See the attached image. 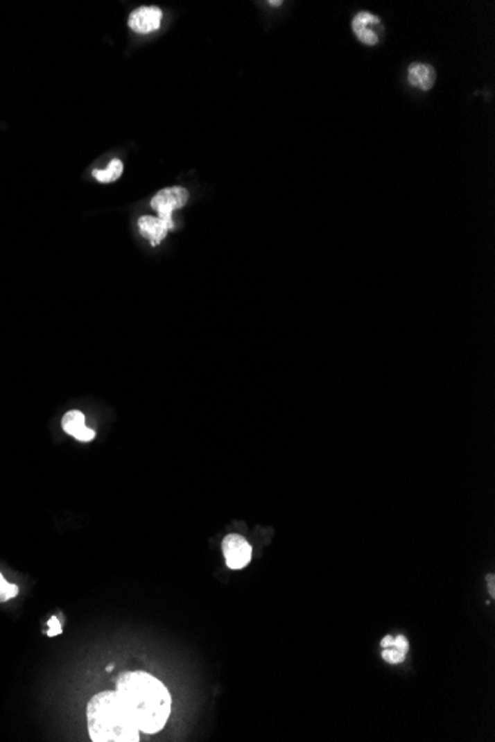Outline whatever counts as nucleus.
<instances>
[{
  "label": "nucleus",
  "mask_w": 495,
  "mask_h": 742,
  "mask_svg": "<svg viewBox=\"0 0 495 742\" xmlns=\"http://www.w3.org/2000/svg\"><path fill=\"white\" fill-rule=\"evenodd\" d=\"M351 30L359 42L367 46L379 45L384 36V26L380 17L371 12H359L351 21Z\"/></svg>",
  "instance_id": "obj_5"
},
{
  "label": "nucleus",
  "mask_w": 495,
  "mask_h": 742,
  "mask_svg": "<svg viewBox=\"0 0 495 742\" xmlns=\"http://www.w3.org/2000/svg\"><path fill=\"white\" fill-rule=\"evenodd\" d=\"M49 627H51V628L46 631V635H48L49 637H55V636L61 635L62 628H61L60 621H58L55 616H52V618L49 619Z\"/></svg>",
  "instance_id": "obj_14"
},
{
  "label": "nucleus",
  "mask_w": 495,
  "mask_h": 742,
  "mask_svg": "<svg viewBox=\"0 0 495 742\" xmlns=\"http://www.w3.org/2000/svg\"><path fill=\"white\" fill-rule=\"evenodd\" d=\"M138 228L141 236L150 240L152 246H159L160 242L168 236V232L172 230V225H169L166 221L159 216L144 215L138 220Z\"/></svg>",
  "instance_id": "obj_8"
},
{
  "label": "nucleus",
  "mask_w": 495,
  "mask_h": 742,
  "mask_svg": "<svg viewBox=\"0 0 495 742\" xmlns=\"http://www.w3.org/2000/svg\"><path fill=\"white\" fill-rule=\"evenodd\" d=\"M89 736L94 742H138L139 729L116 692L104 691L91 698L86 708Z\"/></svg>",
  "instance_id": "obj_2"
},
{
  "label": "nucleus",
  "mask_w": 495,
  "mask_h": 742,
  "mask_svg": "<svg viewBox=\"0 0 495 742\" xmlns=\"http://www.w3.org/2000/svg\"><path fill=\"white\" fill-rule=\"evenodd\" d=\"M116 693L139 732L153 735L171 714V695L166 686L144 671H126L116 680Z\"/></svg>",
  "instance_id": "obj_1"
},
{
  "label": "nucleus",
  "mask_w": 495,
  "mask_h": 742,
  "mask_svg": "<svg viewBox=\"0 0 495 742\" xmlns=\"http://www.w3.org/2000/svg\"><path fill=\"white\" fill-rule=\"evenodd\" d=\"M381 657H383V659H384L385 662H389V664H401V662L405 661L406 655L402 653L401 650H397L396 648L390 646V648L383 649Z\"/></svg>",
  "instance_id": "obj_12"
},
{
  "label": "nucleus",
  "mask_w": 495,
  "mask_h": 742,
  "mask_svg": "<svg viewBox=\"0 0 495 742\" xmlns=\"http://www.w3.org/2000/svg\"><path fill=\"white\" fill-rule=\"evenodd\" d=\"M221 547H223L225 564H227L230 569L239 571V569H243L245 566L250 564L251 558H252V547L250 545V542L242 537V535H238V533L227 535V537L223 540Z\"/></svg>",
  "instance_id": "obj_4"
},
{
  "label": "nucleus",
  "mask_w": 495,
  "mask_h": 742,
  "mask_svg": "<svg viewBox=\"0 0 495 742\" xmlns=\"http://www.w3.org/2000/svg\"><path fill=\"white\" fill-rule=\"evenodd\" d=\"M190 198V193L184 187H168L160 190L155 194L152 199V208L157 212V216L162 218L169 225L175 227L174 220H172V214L175 211L184 208Z\"/></svg>",
  "instance_id": "obj_3"
},
{
  "label": "nucleus",
  "mask_w": 495,
  "mask_h": 742,
  "mask_svg": "<svg viewBox=\"0 0 495 742\" xmlns=\"http://www.w3.org/2000/svg\"><path fill=\"white\" fill-rule=\"evenodd\" d=\"M62 430L79 442H91L95 439V431L86 427L85 415L80 411H69L61 420Z\"/></svg>",
  "instance_id": "obj_7"
},
{
  "label": "nucleus",
  "mask_w": 495,
  "mask_h": 742,
  "mask_svg": "<svg viewBox=\"0 0 495 742\" xmlns=\"http://www.w3.org/2000/svg\"><path fill=\"white\" fill-rule=\"evenodd\" d=\"M164 12L157 6H139L132 10L128 19V26L137 35H150L160 28Z\"/></svg>",
  "instance_id": "obj_6"
},
{
  "label": "nucleus",
  "mask_w": 495,
  "mask_h": 742,
  "mask_svg": "<svg viewBox=\"0 0 495 742\" xmlns=\"http://www.w3.org/2000/svg\"><path fill=\"white\" fill-rule=\"evenodd\" d=\"M268 5H270V6H279V5H282V2H281V0H279V2H268Z\"/></svg>",
  "instance_id": "obj_17"
},
{
  "label": "nucleus",
  "mask_w": 495,
  "mask_h": 742,
  "mask_svg": "<svg viewBox=\"0 0 495 742\" xmlns=\"http://www.w3.org/2000/svg\"><path fill=\"white\" fill-rule=\"evenodd\" d=\"M487 580H488V588H489V594H491V596L494 597V596H495V590H494V580H495V578H494V573H489V575H488V578H487Z\"/></svg>",
  "instance_id": "obj_16"
},
{
  "label": "nucleus",
  "mask_w": 495,
  "mask_h": 742,
  "mask_svg": "<svg viewBox=\"0 0 495 742\" xmlns=\"http://www.w3.org/2000/svg\"><path fill=\"white\" fill-rule=\"evenodd\" d=\"M113 667H114V665H113V664H110V665H109V667H107V668H105V671H109V673H110V671H113Z\"/></svg>",
  "instance_id": "obj_18"
},
{
  "label": "nucleus",
  "mask_w": 495,
  "mask_h": 742,
  "mask_svg": "<svg viewBox=\"0 0 495 742\" xmlns=\"http://www.w3.org/2000/svg\"><path fill=\"white\" fill-rule=\"evenodd\" d=\"M408 82L419 91H430L436 82V71L430 64L412 62L408 67Z\"/></svg>",
  "instance_id": "obj_9"
},
{
  "label": "nucleus",
  "mask_w": 495,
  "mask_h": 742,
  "mask_svg": "<svg viewBox=\"0 0 495 742\" xmlns=\"http://www.w3.org/2000/svg\"><path fill=\"white\" fill-rule=\"evenodd\" d=\"M392 646L406 655L408 650H410V641H408V639H406L403 635H399V636H396V637H394L393 645H392Z\"/></svg>",
  "instance_id": "obj_13"
},
{
  "label": "nucleus",
  "mask_w": 495,
  "mask_h": 742,
  "mask_svg": "<svg viewBox=\"0 0 495 742\" xmlns=\"http://www.w3.org/2000/svg\"><path fill=\"white\" fill-rule=\"evenodd\" d=\"M393 640H394V637H393L392 635H387V636L381 640V648H383V649L390 648V646L393 645Z\"/></svg>",
  "instance_id": "obj_15"
},
{
  "label": "nucleus",
  "mask_w": 495,
  "mask_h": 742,
  "mask_svg": "<svg viewBox=\"0 0 495 742\" xmlns=\"http://www.w3.org/2000/svg\"><path fill=\"white\" fill-rule=\"evenodd\" d=\"M18 594V587L15 584L8 583L3 575L0 573V602H8Z\"/></svg>",
  "instance_id": "obj_11"
},
{
  "label": "nucleus",
  "mask_w": 495,
  "mask_h": 742,
  "mask_svg": "<svg viewBox=\"0 0 495 742\" xmlns=\"http://www.w3.org/2000/svg\"><path fill=\"white\" fill-rule=\"evenodd\" d=\"M123 173V163L121 159H113L109 166H105L104 169H95L92 172L94 178L101 182V184H110V182H114L119 180L122 177Z\"/></svg>",
  "instance_id": "obj_10"
}]
</instances>
